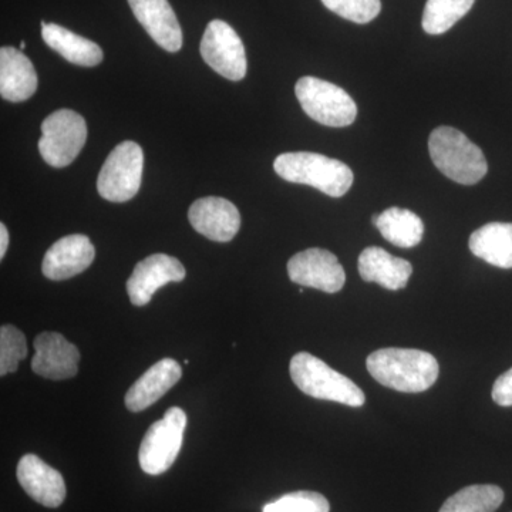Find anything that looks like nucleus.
Returning a JSON list of instances; mask_svg holds the SVG:
<instances>
[{
  "instance_id": "14",
  "label": "nucleus",
  "mask_w": 512,
  "mask_h": 512,
  "mask_svg": "<svg viewBox=\"0 0 512 512\" xmlns=\"http://www.w3.org/2000/svg\"><path fill=\"white\" fill-rule=\"evenodd\" d=\"M96 258V249L86 235H69L55 242L43 258L42 271L52 281H66L82 274Z\"/></svg>"
},
{
  "instance_id": "16",
  "label": "nucleus",
  "mask_w": 512,
  "mask_h": 512,
  "mask_svg": "<svg viewBox=\"0 0 512 512\" xmlns=\"http://www.w3.org/2000/svg\"><path fill=\"white\" fill-rule=\"evenodd\" d=\"M131 10L151 39L167 52L183 47V30L168 0H128Z\"/></svg>"
},
{
  "instance_id": "3",
  "label": "nucleus",
  "mask_w": 512,
  "mask_h": 512,
  "mask_svg": "<svg viewBox=\"0 0 512 512\" xmlns=\"http://www.w3.org/2000/svg\"><path fill=\"white\" fill-rule=\"evenodd\" d=\"M429 151L441 173L458 184L480 183L487 174L488 164L481 148L456 128H436L429 138Z\"/></svg>"
},
{
  "instance_id": "27",
  "label": "nucleus",
  "mask_w": 512,
  "mask_h": 512,
  "mask_svg": "<svg viewBox=\"0 0 512 512\" xmlns=\"http://www.w3.org/2000/svg\"><path fill=\"white\" fill-rule=\"evenodd\" d=\"M323 5L340 18L366 25L379 16L380 0H322Z\"/></svg>"
},
{
  "instance_id": "13",
  "label": "nucleus",
  "mask_w": 512,
  "mask_h": 512,
  "mask_svg": "<svg viewBox=\"0 0 512 512\" xmlns=\"http://www.w3.org/2000/svg\"><path fill=\"white\" fill-rule=\"evenodd\" d=\"M195 231L215 242H229L241 228V215L231 201L221 197L200 198L188 211Z\"/></svg>"
},
{
  "instance_id": "29",
  "label": "nucleus",
  "mask_w": 512,
  "mask_h": 512,
  "mask_svg": "<svg viewBox=\"0 0 512 512\" xmlns=\"http://www.w3.org/2000/svg\"><path fill=\"white\" fill-rule=\"evenodd\" d=\"M9 247V232L5 224H0V258H5Z\"/></svg>"
},
{
  "instance_id": "24",
  "label": "nucleus",
  "mask_w": 512,
  "mask_h": 512,
  "mask_svg": "<svg viewBox=\"0 0 512 512\" xmlns=\"http://www.w3.org/2000/svg\"><path fill=\"white\" fill-rule=\"evenodd\" d=\"M474 2L476 0H427L421 20L424 32L443 35L470 12Z\"/></svg>"
},
{
  "instance_id": "20",
  "label": "nucleus",
  "mask_w": 512,
  "mask_h": 512,
  "mask_svg": "<svg viewBox=\"0 0 512 512\" xmlns=\"http://www.w3.org/2000/svg\"><path fill=\"white\" fill-rule=\"evenodd\" d=\"M42 36L46 45L63 56L67 62L83 67H94L103 62V50L97 43L56 23L43 22Z\"/></svg>"
},
{
  "instance_id": "5",
  "label": "nucleus",
  "mask_w": 512,
  "mask_h": 512,
  "mask_svg": "<svg viewBox=\"0 0 512 512\" xmlns=\"http://www.w3.org/2000/svg\"><path fill=\"white\" fill-rule=\"evenodd\" d=\"M295 94L303 111L323 126L348 127L355 123L356 103L336 84L306 76L296 83Z\"/></svg>"
},
{
  "instance_id": "26",
  "label": "nucleus",
  "mask_w": 512,
  "mask_h": 512,
  "mask_svg": "<svg viewBox=\"0 0 512 512\" xmlns=\"http://www.w3.org/2000/svg\"><path fill=\"white\" fill-rule=\"evenodd\" d=\"M329 501L313 491H296L266 504L264 512H329Z\"/></svg>"
},
{
  "instance_id": "7",
  "label": "nucleus",
  "mask_w": 512,
  "mask_h": 512,
  "mask_svg": "<svg viewBox=\"0 0 512 512\" xmlns=\"http://www.w3.org/2000/svg\"><path fill=\"white\" fill-rule=\"evenodd\" d=\"M143 168V148L134 141H124L111 151L101 167L97 191L107 201H130L140 190Z\"/></svg>"
},
{
  "instance_id": "4",
  "label": "nucleus",
  "mask_w": 512,
  "mask_h": 512,
  "mask_svg": "<svg viewBox=\"0 0 512 512\" xmlns=\"http://www.w3.org/2000/svg\"><path fill=\"white\" fill-rule=\"evenodd\" d=\"M289 372L296 387L313 399L330 400L349 407H362L366 402L365 393L357 384L311 353H296Z\"/></svg>"
},
{
  "instance_id": "28",
  "label": "nucleus",
  "mask_w": 512,
  "mask_h": 512,
  "mask_svg": "<svg viewBox=\"0 0 512 512\" xmlns=\"http://www.w3.org/2000/svg\"><path fill=\"white\" fill-rule=\"evenodd\" d=\"M493 400L498 406L512 407V367L495 380Z\"/></svg>"
},
{
  "instance_id": "9",
  "label": "nucleus",
  "mask_w": 512,
  "mask_h": 512,
  "mask_svg": "<svg viewBox=\"0 0 512 512\" xmlns=\"http://www.w3.org/2000/svg\"><path fill=\"white\" fill-rule=\"evenodd\" d=\"M204 62L225 79L239 82L248 72L247 53L241 37L224 20H212L201 40Z\"/></svg>"
},
{
  "instance_id": "11",
  "label": "nucleus",
  "mask_w": 512,
  "mask_h": 512,
  "mask_svg": "<svg viewBox=\"0 0 512 512\" xmlns=\"http://www.w3.org/2000/svg\"><path fill=\"white\" fill-rule=\"evenodd\" d=\"M184 265L174 256L154 254L138 262L127 281L128 298L134 306H146L154 293L170 282L184 281Z\"/></svg>"
},
{
  "instance_id": "10",
  "label": "nucleus",
  "mask_w": 512,
  "mask_h": 512,
  "mask_svg": "<svg viewBox=\"0 0 512 512\" xmlns=\"http://www.w3.org/2000/svg\"><path fill=\"white\" fill-rule=\"evenodd\" d=\"M288 275L295 284L326 293L342 291L346 282L345 269L336 255L320 248L293 255L288 262Z\"/></svg>"
},
{
  "instance_id": "18",
  "label": "nucleus",
  "mask_w": 512,
  "mask_h": 512,
  "mask_svg": "<svg viewBox=\"0 0 512 512\" xmlns=\"http://www.w3.org/2000/svg\"><path fill=\"white\" fill-rule=\"evenodd\" d=\"M37 90V73L28 56L16 47L0 49V94L3 99L20 103Z\"/></svg>"
},
{
  "instance_id": "1",
  "label": "nucleus",
  "mask_w": 512,
  "mask_h": 512,
  "mask_svg": "<svg viewBox=\"0 0 512 512\" xmlns=\"http://www.w3.org/2000/svg\"><path fill=\"white\" fill-rule=\"evenodd\" d=\"M366 366L376 382L403 393L426 392L440 373L436 357L416 349L376 350L367 357Z\"/></svg>"
},
{
  "instance_id": "12",
  "label": "nucleus",
  "mask_w": 512,
  "mask_h": 512,
  "mask_svg": "<svg viewBox=\"0 0 512 512\" xmlns=\"http://www.w3.org/2000/svg\"><path fill=\"white\" fill-rule=\"evenodd\" d=\"M32 370L50 380L72 379L79 372L80 352L56 332H43L35 339Z\"/></svg>"
},
{
  "instance_id": "6",
  "label": "nucleus",
  "mask_w": 512,
  "mask_h": 512,
  "mask_svg": "<svg viewBox=\"0 0 512 512\" xmlns=\"http://www.w3.org/2000/svg\"><path fill=\"white\" fill-rule=\"evenodd\" d=\"M185 427L187 414L180 407H171L163 419L151 424L138 453L144 473L160 476L170 470L183 447Z\"/></svg>"
},
{
  "instance_id": "22",
  "label": "nucleus",
  "mask_w": 512,
  "mask_h": 512,
  "mask_svg": "<svg viewBox=\"0 0 512 512\" xmlns=\"http://www.w3.org/2000/svg\"><path fill=\"white\" fill-rule=\"evenodd\" d=\"M375 225L383 238L397 248L417 247L424 235L423 221L406 208L392 207L383 211Z\"/></svg>"
},
{
  "instance_id": "17",
  "label": "nucleus",
  "mask_w": 512,
  "mask_h": 512,
  "mask_svg": "<svg viewBox=\"0 0 512 512\" xmlns=\"http://www.w3.org/2000/svg\"><path fill=\"white\" fill-rule=\"evenodd\" d=\"M183 369L174 359H163L150 367L126 394V407L138 413L157 403L168 390L180 382Z\"/></svg>"
},
{
  "instance_id": "19",
  "label": "nucleus",
  "mask_w": 512,
  "mask_h": 512,
  "mask_svg": "<svg viewBox=\"0 0 512 512\" xmlns=\"http://www.w3.org/2000/svg\"><path fill=\"white\" fill-rule=\"evenodd\" d=\"M357 266L363 281L375 282L389 291L406 288L413 274V266L409 261L397 258L379 247L366 248L360 254Z\"/></svg>"
},
{
  "instance_id": "2",
  "label": "nucleus",
  "mask_w": 512,
  "mask_h": 512,
  "mask_svg": "<svg viewBox=\"0 0 512 512\" xmlns=\"http://www.w3.org/2000/svg\"><path fill=\"white\" fill-rule=\"evenodd\" d=\"M274 170L288 183L311 185L333 198L343 197L355 180L349 165L306 151L281 154L276 157Z\"/></svg>"
},
{
  "instance_id": "21",
  "label": "nucleus",
  "mask_w": 512,
  "mask_h": 512,
  "mask_svg": "<svg viewBox=\"0 0 512 512\" xmlns=\"http://www.w3.org/2000/svg\"><path fill=\"white\" fill-rule=\"evenodd\" d=\"M470 251L497 268H512V224L490 222L471 234Z\"/></svg>"
},
{
  "instance_id": "30",
  "label": "nucleus",
  "mask_w": 512,
  "mask_h": 512,
  "mask_svg": "<svg viewBox=\"0 0 512 512\" xmlns=\"http://www.w3.org/2000/svg\"><path fill=\"white\" fill-rule=\"evenodd\" d=\"M25 47H26V43L25 42L20 43V50L25 49Z\"/></svg>"
},
{
  "instance_id": "23",
  "label": "nucleus",
  "mask_w": 512,
  "mask_h": 512,
  "mask_svg": "<svg viewBox=\"0 0 512 512\" xmlns=\"http://www.w3.org/2000/svg\"><path fill=\"white\" fill-rule=\"evenodd\" d=\"M504 501L498 485L476 484L451 495L439 512H495Z\"/></svg>"
},
{
  "instance_id": "8",
  "label": "nucleus",
  "mask_w": 512,
  "mask_h": 512,
  "mask_svg": "<svg viewBox=\"0 0 512 512\" xmlns=\"http://www.w3.org/2000/svg\"><path fill=\"white\" fill-rule=\"evenodd\" d=\"M86 140V120L76 111L57 110L43 121L40 156L52 167H67L79 156Z\"/></svg>"
},
{
  "instance_id": "15",
  "label": "nucleus",
  "mask_w": 512,
  "mask_h": 512,
  "mask_svg": "<svg viewBox=\"0 0 512 512\" xmlns=\"http://www.w3.org/2000/svg\"><path fill=\"white\" fill-rule=\"evenodd\" d=\"M16 476L23 490L36 503L57 508L66 500V484L62 474L35 454L20 458Z\"/></svg>"
},
{
  "instance_id": "25",
  "label": "nucleus",
  "mask_w": 512,
  "mask_h": 512,
  "mask_svg": "<svg viewBox=\"0 0 512 512\" xmlns=\"http://www.w3.org/2000/svg\"><path fill=\"white\" fill-rule=\"evenodd\" d=\"M26 356L28 343L22 330L12 325H3L0 328V376L15 373Z\"/></svg>"
}]
</instances>
